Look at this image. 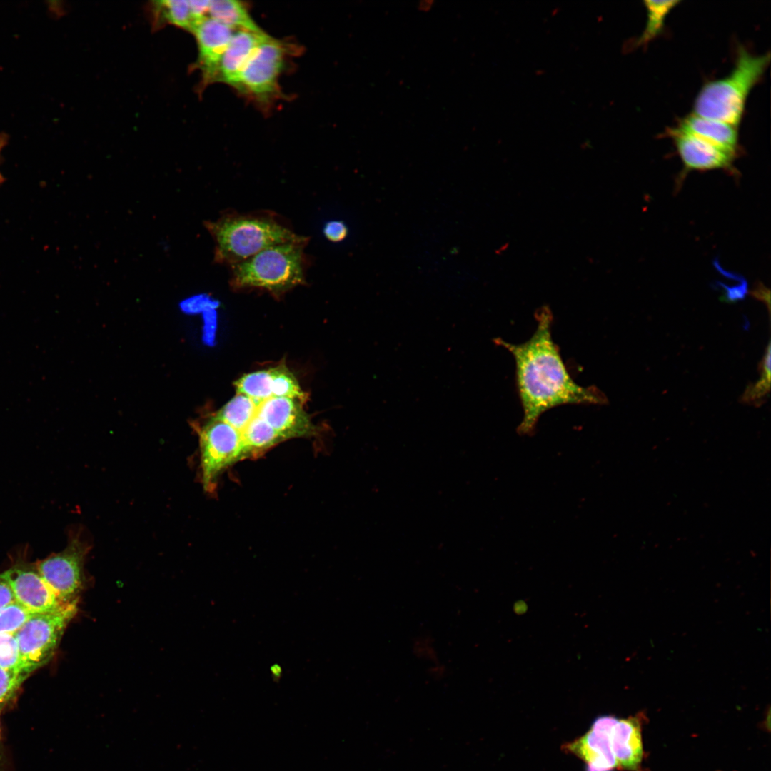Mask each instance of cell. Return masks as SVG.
Masks as SVG:
<instances>
[{"label": "cell", "instance_id": "cell-1", "mask_svg": "<svg viewBox=\"0 0 771 771\" xmlns=\"http://www.w3.org/2000/svg\"><path fill=\"white\" fill-rule=\"evenodd\" d=\"M537 327L525 342L513 344L502 338L495 343L513 356L515 383L523 408V419L517 428L520 435H532L540 415L563 405H604L605 395L595 386L583 387L569 374L560 351L553 340V313L543 306L535 313Z\"/></svg>", "mask_w": 771, "mask_h": 771}, {"label": "cell", "instance_id": "cell-2", "mask_svg": "<svg viewBox=\"0 0 771 771\" xmlns=\"http://www.w3.org/2000/svg\"><path fill=\"white\" fill-rule=\"evenodd\" d=\"M204 226L215 243L213 261L228 268L266 248L305 237L271 211H223L216 220L206 221Z\"/></svg>", "mask_w": 771, "mask_h": 771}, {"label": "cell", "instance_id": "cell-3", "mask_svg": "<svg viewBox=\"0 0 771 771\" xmlns=\"http://www.w3.org/2000/svg\"><path fill=\"white\" fill-rule=\"evenodd\" d=\"M309 238L272 246L229 267L235 289L258 288L276 296L306 283Z\"/></svg>", "mask_w": 771, "mask_h": 771}, {"label": "cell", "instance_id": "cell-4", "mask_svg": "<svg viewBox=\"0 0 771 771\" xmlns=\"http://www.w3.org/2000/svg\"><path fill=\"white\" fill-rule=\"evenodd\" d=\"M770 61V52L755 55L740 46L730 74L702 86L694 101L693 114L737 127L749 93Z\"/></svg>", "mask_w": 771, "mask_h": 771}, {"label": "cell", "instance_id": "cell-5", "mask_svg": "<svg viewBox=\"0 0 771 771\" xmlns=\"http://www.w3.org/2000/svg\"><path fill=\"white\" fill-rule=\"evenodd\" d=\"M77 612V600L34 614L15 633L23 672L28 675L54 656L65 628Z\"/></svg>", "mask_w": 771, "mask_h": 771}, {"label": "cell", "instance_id": "cell-6", "mask_svg": "<svg viewBox=\"0 0 771 771\" xmlns=\"http://www.w3.org/2000/svg\"><path fill=\"white\" fill-rule=\"evenodd\" d=\"M89 550L88 544L74 533L62 551L36 563L39 573L62 603L78 600L84 588V565Z\"/></svg>", "mask_w": 771, "mask_h": 771}, {"label": "cell", "instance_id": "cell-7", "mask_svg": "<svg viewBox=\"0 0 771 771\" xmlns=\"http://www.w3.org/2000/svg\"><path fill=\"white\" fill-rule=\"evenodd\" d=\"M199 445L201 481L205 490L211 491L221 473L241 461V435L214 416L200 429Z\"/></svg>", "mask_w": 771, "mask_h": 771}, {"label": "cell", "instance_id": "cell-8", "mask_svg": "<svg viewBox=\"0 0 771 771\" xmlns=\"http://www.w3.org/2000/svg\"><path fill=\"white\" fill-rule=\"evenodd\" d=\"M284 55L280 41L266 34L243 68L238 89L267 101L277 91Z\"/></svg>", "mask_w": 771, "mask_h": 771}, {"label": "cell", "instance_id": "cell-9", "mask_svg": "<svg viewBox=\"0 0 771 771\" xmlns=\"http://www.w3.org/2000/svg\"><path fill=\"white\" fill-rule=\"evenodd\" d=\"M10 587L14 600L33 614L52 611L64 603L45 582L35 565L23 561L0 574Z\"/></svg>", "mask_w": 771, "mask_h": 771}, {"label": "cell", "instance_id": "cell-10", "mask_svg": "<svg viewBox=\"0 0 771 771\" xmlns=\"http://www.w3.org/2000/svg\"><path fill=\"white\" fill-rule=\"evenodd\" d=\"M302 403L298 399L272 397L258 405L256 416L267 423L283 440L310 437L316 428Z\"/></svg>", "mask_w": 771, "mask_h": 771}, {"label": "cell", "instance_id": "cell-11", "mask_svg": "<svg viewBox=\"0 0 771 771\" xmlns=\"http://www.w3.org/2000/svg\"><path fill=\"white\" fill-rule=\"evenodd\" d=\"M617 720L609 715L599 717L584 735L565 745L566 750L586 762L588 771H611L618 767L610 743Z\"/></svg>", "mask_w": 771, "mask_h": 771}, {"label": "cell", "instance_id": "cell-12", "mask_svg": "<svg viewBox=\"0 0 771 771\" xmlns=\"http://www.w3.org/2000/svg\"><path fill=\"white\" fill-rule=\"evenodd\" d=\"M667 133L672 138L687 171L727 168L732 166L736 154L677 127L670 128Z\"/></svg>", "mask_w": 771, "mask_h": 771}, {"label": "cell", "instance_id": "cell-13", "mask_svg": "<svg viewBox=\"0 0 771 771\" xmlns=\"http://www.w3.org/2000/svg\"><path fill=\"white\" fill-rule=\"evenodd\" d=\"M233 31L209 16L192 31L198 42V64L205 83L218 80L220 63L233 36Z\"/></svg>", "mask_w": 771, "mask_h": 771}, {"label": "cell", "instance_id": "cell-14", "mask_svg": "<svg viewBox=\"0 0 771 771\" xmlns=\"http://www.w3.org/2000/svg\"><path fill=\"white\" fill-rule=\"evenodd\" d=\"M266 34L245 30L233 33L219 66L218 80L236 89L241 74L253 51Z\"/></svg>", "mask_w": 771, "mask_h": 771}, {"label": "cell", "instance_id": "cell-15", "mask_svg": "<svg viewBox=\"0 0 771 771\" xmlns=\"http://www.w3.org/2000/svg\"><path fill=\"white\" fill-rule=\"evenodd\" d=\"M611 748L617 766L635 770L642 757L640 720L635 717L617 720L610 735Z\"/></svg>", "mask_w": 771, "mask_h": 771}, {"label": "cell", "instance_id": "cell-16", "mask_svg": "<svg viewBox=\"0 0 771 771\" xmlns=\"http://www.w3.org/2000/svg\"><path fill=\"white\" fill-rule=\"evenodd\" d=\"M677 128L737 153L738 135L737 127L733 125L692 114L682 119Z\"/></svg>", "mask_w": 771, "mask_h": 771}, {"label": "cell", "instance_id": "cell-17", "mask_svg": "<svg viewBox=\"0 0 771 771\" xmlns=\"http://www.w3.org/2000/svg\"><path fill=\"white\" fill-rule=\"evenodd\" d=\"M208 14L211 18L232 29L245 30L256 34L263 33L251 18L246 6L238 1H210Z\"/></svg>", "mask_w": 771, "mask_h": 771}, {"label": "cell", "instance_id": "cell-18", "mask_svg": "<svg viewBox=\"0 0 771 771\" xmlns=\"http://www.w3.org/2000/svg\"><path fill=\"white\" fill-rule=\"evenodd\" d=\"M413 656L425 664L427 673L433 680H443L448 668L441 660L435 638L428 633L417 635L411 642Z\"/></svg>", "mask_w": 771, "mask_h": 771}, {"label": "cell", "instance_id": "cell-19", "mask_svg": "<svg viewBox=\"0 0 771 771\" xmlns=\"http://www.w3.org/2000/svg\"><path fill=\"white\" fill-rule=\"evenodd\" d=\"M258 405L251 398L237 393L215 417L229 424L241 434L256 415Z\"/></svg>", "mask_w": 771, "mask_h": 771}, {"label": "cell", "instance_id": "cell-20", "mask_svg": "<svg viewBox=\"0 0 771 771\" xmlns=\"http://www.w3.org/2000/svg\"><path fill=\"white\" fill-rule=\"evenodd\" d=\"M643 3L647 11V21L644 30L635 41V46L645 45L661 33L667 15L680 1L644 0Z\"/></svg>", "mask_w": 771, "mask_h": 771}, {"label": "cell", "instance_id": "cell-21", "mask_svg": "<svg viewBox=\"0 0 771 771\" xmlns=\"http://www.w3.org/2000/svg\"><path fill=\"white\" fill-rule=\"evenodd\" d=\"M237 393L244 395L258 403L273 397L271 369L244 375L235 382Z\"/></svg>", "mask_w": 771, "mask_h": 771}, {"label": "cell", "instance_id": "cell-22", "mask_svg": "<svg viewBox=\"0 0 771 771\" xmlns=\"http://www.w3.org/2000/svg\"><path fill=\"white\" fill-rule=\"evenodd\" d=\"M760 379L755 383H750L742 395L743 403L761 405L770 390V343L767 344L765 355L759 363Z\"/></svg>", "mask_w": 771, "mask_h": 771}, {"label": "cell", "instance_id": "cell-23", "mask_svg": "<svg viewBox=\"0 0 771 771\" xmlns=\"http://www.w3.org/2000/svg\"><path fill=\"white\" fill-rule=\"evenodd\" d=\"M273 376V397L298 399L303 401L306 394L293 374L285 366L271 368Z\"/></svg>", "mask_w": 771, "mask_h": 771}, {"label": "cell", "instance_id": "cell-24", "mask_svg": "<svg viewBox=\"0 0 771 771\" xmlns=\"http://www.w3.org/2000/svg\"><path fill=\"white\" fill-rule=\"evenodd\" d=\"M15 600L0 608V634L15 633L33 615Z\"/></svg>", "mask_w": 771, "mask_h": 771}, {"label": "cell", "instance_id": "cell-25", "mask_svg": "<svg viewBox=\"0 0 771 771\" xmlns=\"http://www.w3.org/2000/svg\"><path fill=\"white\" fill-rule=\"evenodd\" d=\"M157 4L170 23L192 31L193 22L188 1L168 0L157 1Z\"/></svg>", "mask_w": 771, "mask_h": 771}, {"label": "cell", "instance_id": "cell-26", "mask_svg": "<svg viewBox=\"0 0 771 771\" xmlns=\"http://www.w3.org/2000/svg\"><path fill=\"white\" fill-rule=\"evenodd\" d=\"M0 667L26 677L14 635L0 634Z\"/></svg>", "mask_w": 771, "mask_h": 771}, {"label": "cell", "instance_id": "cell-27", "mask_svg": "<svg viewBox=\"0 0 771 771\" xmlns=\"http://www.w3.org/2000/svg\"><path fill=\"white\" fill-rule=\"evenodd\" d=\"M27 677L19 675L0 667V707L15 695L21 683Z\"/></svg>", "mask_w": 771, "mask_h": 771}, {"label": "cell", "instance_id": "cell-28", "mask_svg": "<svg viewBox=\"0 0 771 771\" xmlns=\"http://www.w3.org/2000/svg\"><path fill=\"white\" fill-rule=\"evenodd\" d=\"M323 232L327 240L337 243L346 238L348 228L341 221H330L325 223Z\"/></svg>", "mask_w": 771, "mask_h": 771}, {"label": "cell", "instance_id": "cell-29", "mask_svg": "<svg viewBox=\"0 0 771 771\" xmlns=\"http://www.w3.org/2000/svg\"><path fill=\"white\" fill-rule=\"evenodd\" d=\"M13 601L14 598L10 587L0 578V608Z\"/></svg>", "mask_w": 771, "mask_h": 771}, {"label": "cell", "instance_id": "cell-30", "mask_svg": "<svg viewBox=\"0 0 771 771\" xmlns=\"http://www.w3.org/2000/svg\"><path fill=\"white\" fill-rule=\"evenodd\" d=\"M754 297L758 298L760 301L765 302L767 305V308L770 313V291L767 290L762 285L758 286L757 288L752 291Z\"/></svg>", "mask_w": 771, "mask_h": 771}, {"label": "cell", "instance_id": "cell-31", "mask_svg": "<svg viewBox=\"0 0 771 771\" xmlns=\"http://www.w3.org/2000/svg\"><path fill=\"white\" fill-rule=\"evenodd\" d=\"M434 1L433 0H421L418 3V8L422 11H428L430 9Z\"/></svg>", "mask_w": 771, "mask_h": 771}, {"label": "cell", "instance_id": "cell-32", "mask_svg": "<svg viewBox=\"0 0 771 771\" xmlns=\"http://www.w3.org/2000/svg\"><path fill=\"white\" fill-rule=\"evenodd\" d=\"M4 143V141H0V153H1V149L3 148Z\"/></svg>", "mask_w": 771, "mask_h": 771}, {"label": "cell", "instance_id": "cell-33", "mask_svg": "<svg viewBox=\"0 0 771 771\" xmlns=\"http://www.w3.org/2000/svg\"><path fill=\"white\" fill-rule=\"evenodd\" d=\"M0 711H1V707H0ZM0 733H1V729H0Z\"/></svg>", "mask_w": 771, "mask_h": 771}]
</instances>
